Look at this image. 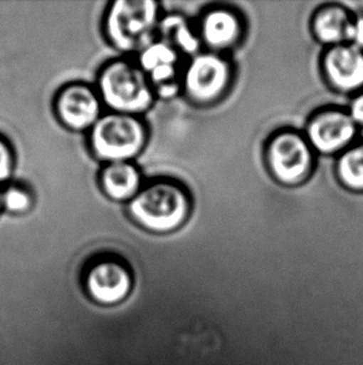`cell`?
<instances>
[{"mask_svg": "<svg viewBox=\"0 0 363 365\" xmlns=\"http://www.w3.org/2000/svg\"><path fill=\"white\" fill-rule=\"evenodd\" d=\"M128 212L149 232H172L188 217L189 201L186 192L173 183H153L130 201Z\"/></svg>", "mask_w": 363, "mask_h": 365, "instance_id": "obj_1", "label": "cell"}, {"mask_svg": "<svg viewBox=\"0 0 363 365\" xmlns=\"http://www.w3.org/2000/svg\"><path fill=\"white\" fill-rule=\"evenodd\" d=\"M147 140L143 123L133 115L108 114L98 119L90 133L95 156L107 163H127L142 151Z\"/></svg>", "mask_w": 363, "mask_h": 365, "instance_id": "obj_2", "label": "cell"}, {"mask_svg": "<svg viewBox=\"0 0 363 365\" xmlns=\"http://www.w3.org/2000/svg\"><path fill=\"white\" fill-rule=\"evenodd\" d=\"M103 103L117 114L143 113L152 105L153 93L141 68L118 60L108 65L98 79Z\"/></svg>", "mask_w": 363, "mask_h": 365, "instance_id": "obj_3", "label": "cell"}, {"mask_svg": "<svg viewBox=\"0 0 363 365\" xmlns=\"http://www.w3.org/2000/svg\"><path fill=\"white\" fill-rule=\"evenodd\" d=\"M158 4L152 0H117L108 10L106 33L121 51H142L157 25Z\"/></svg>", "mask_w": 363, "mask_h": 365, "instance_id": "obj_4", "label": "cell"}, {"mask_svg": "<svg viewBox=\"0 0 363 365\" xmlns=\"http://www.w3.org/2000/svg\"><path fill=\"white\" fill-rule=\"evenodd\" d=\"M268 163L280 182L295 185L302 181L311 170V150L304 138L295 133H280L268 148Z\"/></svg>", "mask_w": 363, "mask_h": 365, "instance_id": "obj_5", "label": "cell"}, {"mask_svg": "<svg viewBox=\"0 0 363 365\" xmlns=\"http://www.w3.org/2000/svg\"><path fill=\"white\" fill-rule=\"evenodd\" d=\"M229 66L214 54H201L191 60L186 74V90L198 103L219 98L229 81Z\"/></svg>", "mask_w": 363, "mask_h": 365, "instance_id": "obj_6", "label": "cell"}, {"mask_svg": "<svg viewBox=\"0 0 363 365\" xmlns=\"http://www.w3.org/2000/svg\"><path fill=\"white\" fill-rule=\"evenodd\" d=\"M356 135V123L349 114L331 110L311 120L307 138L312 148L322 153H332L346 148Z\"/></svg>", "mask_w": 363, "mask_h": 365, "instance_id": "obj_7", "label": "cell"}, {"mask_svg": "<svg viewBox=\"0 0 363 365\" xmlns=\"http://www.w3.org/2000/svg\"><path fill=\"white\" fill-rule=\"evenodd\" d=\"M59 119L71 130L93 128L100 119V101L93 90L84 85L65 88L56 100Z\"/></svg>", "mask_w": 363, "mask_h": 365, "instance_id": "obj_8", "label": "cell"}, {"mask_svg": "<svg viewBox=\"0 0 363 365\" xmlns=\"http://www.w3.org/2000/svg\"><path fill=\"white\" fill-rule=\"evenodd\" d=\"M325 74L334 88L354 91L363 86V51L351 44L336 45L325 55Z\"/></svg>", "mask_w": 363, "mask_h": 365, "instance_id": "obj_9", "label": "cell"}, {"mask_svg": "<svg viewBox=\"0 0 363 365\" xmlns=\"http://www.w3.org/2000/svg\"><path fill=\"white\" fill-rule=\"evenodd\" d=\"M177 50L164 40L148 44L140 53V65L143 73L158 85L159 94L172 96L177 91L173 80L177 73Z\"/></svg>", "mask_w": 363, "mask_h": 365, "instance_id": "obj_10", "label": "cell"}, {"mask_svg": "<svg viewBox=\"0 0 363 365\" xmlns=\"http://www.w3.org/2000/svg\"><path fill=\"white\" fill-rule=\"evenodd\" d=\"M88 288L96 301L112 304L127 296L131 277L126 268L116 262H101L90 271Z\"/></svg>", "mask_w": 363, "mask_h": 365, "instance_id": "obj_11", "label": "cell"}, {"mask_svg": "<svg viewBox=\"0 0 363 365\" xmlns=\"http://www.w3.org/2000/svg\"><path fill=\"white\" fill-rule=\"evenodd\" d=\"M101 186L111 200L131 201L140 192L141 175L132 163H108L101 173Z\"/></svg>", "mask_w": 363, "mask_h": 365, "instance_id": "obj_12", "label": "cell"}, {"mask_svg": "<svg viewBox=\"0 0 363 365\" xmlns=\"http://www.w3.org/2000/svg\"><path fill=\"white\" fill-rule=\"evenodd\" d=\"M241 25L236 15L228 10H211L201 21V36L213 49H226L236 43Z\"/></svg>", "mask_w": 363, "mask_h": 365, "instance_id": "obj_13", "label": "cell"}, {"mask_svg": "<svg viewBox=\"0 0 363 365\" xmlns=\"http://www.w3.org/2000/svg\"><path fill=\"white\" fill-rule=\"evenodd\" d=\"M349 19L346 10L339 6H330L320 10L314 20L315 35L325 44L341 45L347 41Z\"/></svg>", "mask_w": 363, "mask_h": 365, "instance_id": "obj_14", "label": "cell"}, {"mask_svg": "<svg viewBox=\"0 0 363 365\" xmlns=\"http://www.w3.org/2000/svg\"><path fill=\"white\" fill-rule=\"evenodd\" d=\"M159 31L162 40L176 49L183 50L188 54H193L198 50V40L191 34L186 20L179 15H169L159 23Z\"/></svg>", "mask_w": 363, "mask_h": 365, "instance_id": "obj_15", "label": "cell"}, {"mask_svg": "<svg viewBox=\"0 0 363 365\" xmlns=\"http://www.w3.org/2000/svg\"><path fill=\"white\" fill-rule=\"evenodd\" d=\"M337 173L346 187L363 191V145L351 148L340 158Z\"/></svg>", "mask_w": 363, "mask_h": 365, "instance_id": "obj_16", "label": "cell"}, {"mask_svg": "<svg viewBox=\"0 0 363 365\" xmlns=\"http://www.w3.org/2000/svg\"><path fill=\"white\" fill-rule=\"evenodd\" d=\"M31 196L24 188L10 186L1 193V206L11 213H24L31 207Z\"/></svg>", "mask_w": 363, "mask_h": 365, "instance_id": "obj_17", "label": "cell"}, {"mask_svg": "<svg viewBox=\"0 0 363 365\" xmlns=\"http://www.w3.org/2000/svg\"><path fill=\"white\" fill-rule=\"evenodd\" d=\"M13 173V155L9 146L0 138V182H4Z\"/></svg>", "mask_w": 363, "mask_h": 365, "instance_id": "obj_18", "label": "cell"}, {"mask_svg": "<svg viewBox=\"0 0 363 365\" xmlns=\"http://www.w3.org/2000/svg\"><path fill=\"white\" fill-rule=\"evenodd\" d=\"M347 41L359 49H363V18H357L349 24Z\"/></svg>", "mask_w": 363, "mask_h": 365, "instance_id": "obj_19", "label": "cell"}, {"mask_svg": "<svg viewBox=\"0 0 363 365\" xmlns=\"http://www.w3.org/2000/svg\"><path fill=\"white\" fill-rule=\"evenodd\" d=\"M349 115L351 119L354 120V123L363 125V94L354 100V103L351 104Z\"/></svg>", "mask_w": 363, "mask_h": 365, "instance_id": "obj_20", "label": "cell"}, {"mask_svg": "<svg viewBox=\"0 0 363 365\" xmlns=\"http://www.w3.org/2000/svg\"><path fill=\"white\" fill-rule=\"evenodd\" d=\"M0 206H1V193H0Z\"/></svg>", "mask_w": 363, "mask_h": 365, "instance_id": "obj_21", "label": "cell"}]
</instances>
